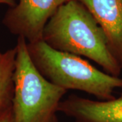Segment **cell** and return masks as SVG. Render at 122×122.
I'll return each mask as SVG.
<instances>
[{
	"mask_svg": "<svg viewBox=\"0 0 122 122\" xmlns=\"http://www.w3.org/2000/svg\"><path fill=\"white\" fill-rule=\"evenodd\" d=\"M42 40L54 50L91 60L111 75H121L122 68L109 50L104 31L77 0L57 10L44 28Z\"/></svg>",
	"mask_w": 122,
	"mask_h": 122,
	"instance_id": "6da1fadb",
	"label": "cell"
},
{
	"mask_svg": "<svg viewBox=\"0 0 122 122\" xmlns=\"http://www.w3.org/2000/svg\"><path fill=\"white\" fill-rule=\"evenodd\" d=\"M36 69L50 82L68 91L86 92L100 100L115 98L122 90V78L98 69L81 56L54 50L43 40L27 42Z\"/></svg>",
	"mask_w": 122,
	"mask_h": 122,
	"instance_id": "7a4b0ae2",
	"label": "cell"
},
{
	"mask_svg": "<svg viewBox=\"0 0 122 122\" xmlns=\"http://www.w3.org/2000/svg\"><path fill=\"white\" fill-rule=\"evenodd\" d=\"M14 71V122H58L56 113L66 90L50 82L32 62L27 41L19 36Z\"/></svg>",
	"mask_w": 122,
	"mask_h": 122,
	"instance_id": "3957f363",
	"label": "cell"
},
{
	"mask_svg": "<svg viewBox=\"0 0 122 122\" xmlns=\"http://www.w3.org/2000/svg\"><path fill=\"white\" fill-rule=\"evenodd\" d=\"M70 0H19L4 20L12 33L23 37L28 43L42 40L48 20L61 5Z\"/></svg>",
	"mask_w": 122,
	"mask_h": 122,
	"instance_id": "277c9868",
	"label": "cell"
},
{
	"mask_svg": "<svg viewBox=\"0 0 122 122\" xmlns=\"http://www.w3.org/2000/svg\"><path fill=\"white\" fill-rule=\"evenodd\" d=\"M58 112L75 122H122V93L107 100H91L73 94L61 101Z\"/></svg>",
	"mask_w": 122,
	"mask_h": 122,
	"instance_id": "5b68a950",
	"label": "cell"
},
{
	"mask_svg": "<svg viewBox=\"0 0 122 122\" xmlns=\"http://www.w3.org/2000/svg\"><path fill=\"white\" fill-rule=\"evenodd\" d=\"M105 33L111 52L122 69V0H77Z\"/></svg>",
	"mask_w": 122,
	"mask_h": 122,
	"instance_id": "8992f818",
	"label": "cell"
},
{
	"mask_svg": "<svg viewBox=\"0 0 122 122\" xmlns=\"http://www.w3.org/2000/svg\"><path fill=\"white\" fill-rule=\"evenodd\" d=\"M16 49L0 52V116L12 108Z\"/></svg>",
	"mask_w": 122,
	"mask_h": 122,
	"instance_id": "52a82bcc",
	"label": "cell"
},
{
	"mask_svg": "<svg viewBox=\"0 0 122 122\" xmlns=\"http://www.w3.org/2000/svg\"><path fill=\"white\" fill-rule=\"evenodd\" d=\"M0 122H14L12 108L0 116Z\"/></svg>",
	"mask_w": 122,
	"mask_h": 122,
	"instance_id": "ba28073f",
	"label": "cell"
},
{
	"mask_svg": "<svg viewBox=\"0 0 122 122\" xmlns=\"http://www.w3.org/2000/svg\"><path fill=\"white\" fill-rule=\"evenodd\" d=\"M12 0H0V4H6L12 5Z\"/></svg>",
	"mask_w": 122,
	"mask_h": 122,
	"instance_id": "9c48e42d",
	"label": "cell"
}]
</instances>
